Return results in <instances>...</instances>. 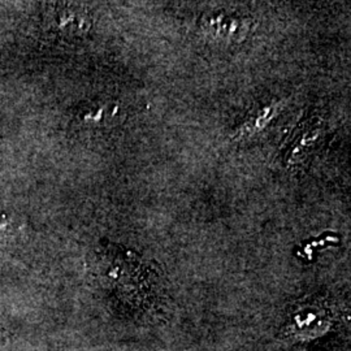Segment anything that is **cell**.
<instances>
[{"mask_svg": "<svg viewBox=\"0 0 351 351\" xmlns=\"http://www.w3.org/2000/svg\"><path fill=\"white\" fill-rule=\"evenodd\" d=\"M119 112V107L111 101H91L82 110L78 117L84 125L107 126L112 124Z\"/></svg>", "mask_w": 351, "mask_h": 351, "instance_id": "3", "label": "cell"}, {"mask_svg": "<svg viewBox=\"0 0 351 351\" xmlns=\"http://www.w3.org/2000/svg\"><path fill=\"white\" fill-rule=\"evenodd\" d=\"M250 25V19L233 17L224 13H215L211 17L204 19L203 29L213 39L239 42L246 36Z\"/></svg>", "mask_w": 351, "mask_h": 351, "instance_id": "2", "label": "cell"}, {"mask_svg": "<svg viewBox=\"0 0 351 351\" xmlns=\"http://www.w3.org/2000/svg\"><path fill=\"white\" fill-rule=\"evenodd\" d=\"M24 219L13 213H0V237L10 239L20 234L25 229Z\"/></svg>", "mask_w": 351, "mask_h": 351, "instance_id": "5", "label": "cell"}, {"mask_svg": "<svg viewBox=\"0 0 351 351\" xmlns=\"http://www.w3.org/2000/svg\"><path fill=\"white\" fill-rule=\"evenodd\" d=\"M45 26L51 34L62 38L85 36L91 26V19L84 7L75 4H58L45 14Z\"/></svg>", "mask_w": 351, "mask_h": 351, "instance_id": "1", "label": "cell"}, {"mask_svg": "<svg viewBox=\"0 0 351 351\" xmlns=\"http://www.w3.org/2000/svg\"><path fill=\"white\" fill-rule=\"evenodd\" d=\"M280 110H281V104H271L259 110L258 112L254 113L250 119H247V121L239 128L237 137L239 138L250 137L262 132L264 126L267 125L272 119H275V116Z\"/></svg>", "mask_w": 351, "mask_h": 351, "instance_id": "4", "label": "cell"}]
</instances>
